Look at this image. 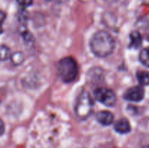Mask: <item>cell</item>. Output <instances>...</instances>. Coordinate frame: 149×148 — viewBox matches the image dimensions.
<instances>
[{"label":"cell","instance_id":"6da1fadb","mask_svg":"<svg viewBox=\"0 0 149 148\" xmlns=\"http://www.w3.org/2000/svg\"><path fill=\"white\" fill-rule=\"evenodd\" d=\"M92 52L98 57H106L113 52L116 42L113 36L105 30L97 31L90 42Z\"/></svg>","mask_w":149,"mask_h":148},{"label":"cell","instance_id":"7a4b0ae2","mask_svg":"<svg viewBox=\"0 0 149 148\" xmlns=\"http://www.w3.org/2000/svg\"><path fill=\"white\" fill-rule=\"evenodd\" d=\"M57 71L63 82L71 83L75 80L79 68L75 59L71 57H65L58 62Z\"/></svg>","mask_w":149,"mask_h":148},{"label":"cell","instance_id":"3957f363","mask_svg":"<svg viewBox=\"0 0 149 148\" xmlns=\"http://www.w3.org/2000/svg\"><path fill=\"white\" fill-rule=\"evenodd\" d=\"M94 102L91 96L87 91H83L79 94L76 101L74 112L77 118L85 120L88 118L93 111Z\"/></svg>","mask_w":149,"mask_h":148},{"label":"cell","instance_id":"277c9868","mask_svg":"<svg viewBox=\"0 0 149 148\" xmlns=\"http://www.w3.org/2000/svg\"><path fill=\"white\" fill-rule=\"evenodd\" d=\"M94 97L97 101L107 107H112L116 102V96L114 91L106 87H97L95 89Z\"/></svg>","mask_w":149,"mask_h":148},{"label":"cell","instance_id":"5b68a950","mask_svg":"<svg viewBox=\"0 0 149 148\" xmlns=\"http://www.w3.org/2000/svg\"><path fill=\"white\" fill-rule=\"evenodd\" d=\"M145 96V90L143 86H135L130 87L124 94L125 100L131 102H140L143 100Z\"/></svg>","mask_w":149,"mask_h":148},{"label":"cell","instance_id":"8992f818","mask_svg":"<svg viewBox=\"0 0 149 148\" xmlns=\"http://www.w3.org/2000/svg\"><path fill=\"white\" fill-rule=\"evenodd\" d=\"M96 119L100 124L103 126H109L112 124L114 120V115L113 113L107 110H102L98 112L96 115Z\"/></svg>","mask_w":149,"mask_h":148},{"label":"cell","instance_id":"52a82bcc","mask_svg":"<svg viewBox=\"0 0 149 148\" xmlns=\"http://www.w3.org/2000/svg\"><path fill=\"white\" fill-rule=\"evenodd\" d=\"M114 129L119 133H129L131 131V126L127 118L119 119L114 125Z\"/></svg>","mask_w":149,"mask_h":148},{"label":"cell","instance_id":"ba28073f","mask_svg":"<svg viewBox=\"0 0 149 148\" xmlns=\"http://www.w3.org/2000/svg\"><path fill=\"white\" fill-rule=\"evenodd\" d=\"M143 38L141 33L138 31H134L130 34V47H133L135 49H138L141 46L142 44Z\"/></svg>","mask_w":149,"mask_h":148},{"label":"cell","instance_id":"9c48e42d","mask_svg":"<svg viewBox=\"0 0 149 148\" xmlns=\"http://www.w3.org/2000/svg\"><path fill=\"white\" fill-rule=\"evenodd\" d=\"M137 78L141 86L149 85V72L146 71H140L137 72Z\"/></svg>","mask_w":149,"mask_h":148},{"label":"cell","instance_id":"30bf717a","mask_svg":"<svg viewBox=\"0 0 149 148\" xmlns=\"http://www.w3.org/2000/svg\"><path fill=\"white\" fill-rule=\"evenodd\" d=\"M139 59L143 65L149 68V47L144 48L141 51Z\"/></svg>","mask_w":149,"mask_h":148},{"label":"cell","instance_id":"8fae6325","mask_svg":"<svg viewBox=\"0 0 149 148\" xmlns=\"http://www.w3.org/2000/svg\"><path fill=\"white\" fill-rule=\"evenodd\" d=\"M10 58H11L13 63L16 65H18L20 64H21L23 62V60H24V56L20 52H17L13 54Z\"/></svg>","mask_w":149,"mask_h":148},{"label":"cell","instance_id":"7c38bea8","mask_svg":"<svg viewBox=\"0 0 149 148\" xmlns=\"http://www.w3.org/2000/svg\"><path fill=\"white\" fill-rule=\"evenodd\" d=\"M12 54L10 52V49H9L7 46L2 45L1 48V60H5V59H9V58L11 57Z\"/></svg>","mask_w":149,"mask_h":148},{"label":"cell","instance_id":"4fadbf2b","mask_svg":"<svg viewBox=\"0 0 149 148\" xmlns=\"http://www.w3.org/2000/svg\"><path fill=\"white\" fill-rule=\"evenodd\" d=\"M17 2L23 7H27L33 4V0H17Z\"/></svg>","mask_w":149,"mask_h":148},{"label":"cell","instance_id":"5bb4252c","mask_svg":"<svg viewBox=\"0 0 149 148\" xmlns=\"http://www.w3.org/2000/svg\"><path fill=\"white\" fill-rule=\"evenodd\" d=\"M52 1L54 2H56V3H59V4H63V3H65L68 0H52Z\"/></svg>","mask_w":149,"mask_h":148},{"label":"cell","instance_id":"9a60e30c","mask_svg":"<svg viewBox=\"0 0 149 148\" xmlns=\"http://www.w3.org/2000/svg\"><path fill=\"white\" fill-rule=\"evenodd\" d=\"M1 133H2L3 131H4V130H3V129H4V124H3L2 120L1 121Z\"/></svg>","mask_w":149,"mask_h":148},{"label":"cell","instance_id":"2e32d148","mask_svg":"<svg viewBox=\"0 0 149 148\" xmlns=\"http://www.w3.org/2000/svg\"><path fill=\"white\" fill-rule=\"evenodd\" d=\"M143 148H149V145H146V146H144Z\"/></svg>","mask_w":149,"mask_h":148}]
</instances>
